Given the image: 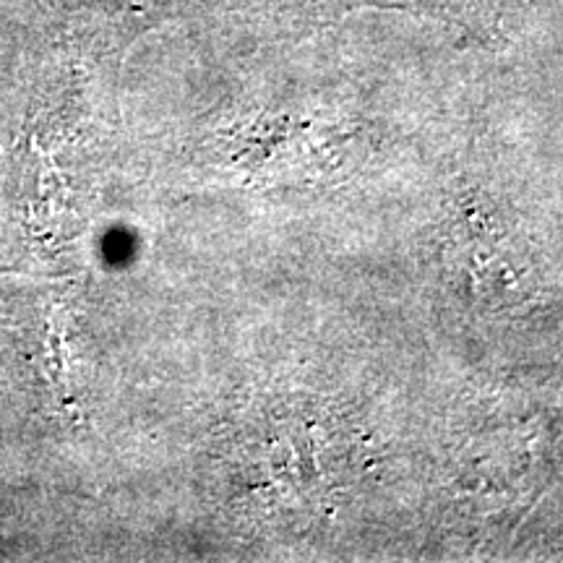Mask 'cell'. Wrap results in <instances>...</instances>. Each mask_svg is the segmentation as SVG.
Masks as SVG:
<instances>
[]
</instances>
